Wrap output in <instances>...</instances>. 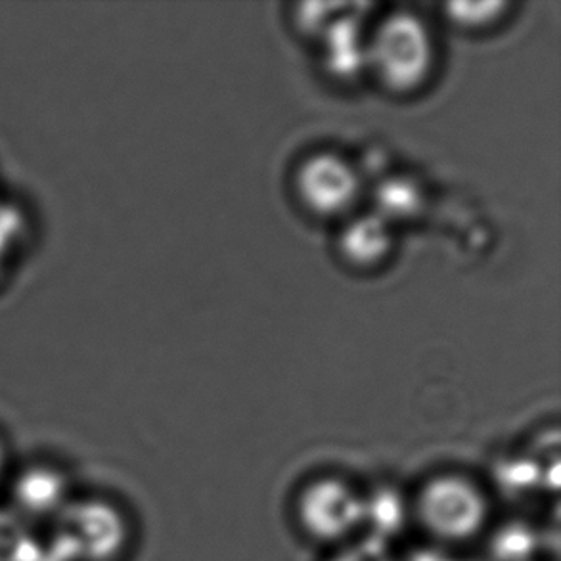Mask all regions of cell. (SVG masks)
<instances>
[{
    "label": "cell",
    "mask_w": 561,
    "mask_h": 561,
    "mask_svg": "<svg viewBox=\"0 0 561 561\" xmlns=\"http://www.w3.org/2000/svg\"><path fill=\"white\" fill-rule=\"evenodd\" d=\"M127 539L129 527L122 512L110 502L87 499L61 510L48 545L60 561H112Z\"/></svg>",
    "instance_id": "obj_1"
},
{
    "label": "cell",
    "mask_w": 561,
    "mask_h": 561,
    "mask_svg": "<svg viewBox=\"0 0 561 561\" xmlns=\"http://www.w3.org/2000/svg\"><path fill=\"white\" fill-rule=\"evenodd\" d=\"M368 56L389 89L412 91L432 71V37L414 15L394 14L381 23Z\"/></svg>",
    "instance_id": "obj_2"
},
{
    "label": "cell",
    "mask_w": 561,
    "mask_h": 561,
    "mask_svg": "<svg viewBox=\"0 0 561 561\" xmlns=\"http://www.w3.org/2000/svg\"><path fill=\"white\" fill-rule=\"evenodd\" d=\"M422 524L445 540H466L481 531L486 502L470 481L456 476L433 479L417 499Z\"/></svg>",
    "instance_id": "obj_3"
},
{
    "label": "cell",
    "mask_w": 561,
    "mask_h": 561,
    "mask_svg": "<svg viewBox=\"0 0 561 561\" xmlns=\"http://www.w3.org/2000/svg\"><path fill=\"white\" fill-rule=\"evenodd\" d=\"M299 516L312 537L342 539L363 524V499L337 479H320L305 491Z\"/></svg>",
    "instance_id": "obj_4"
},
{
    "label": "cell",
    "mask_w": 561,
    "mask_h": 561,
    "mask_svg": "<svg viewBox=\"0 0 561 561\" xmlns=\"http://www.w3.org/2000/svg\"><path fill=\"white\" fill-rule=\"evenodd\" d=\"M297 192L312 211L335 215L350 209L355 202L358 179L347 161L332 153H320L299 169Z\"/></svg>",
    "instance_id": "obj_5"
},
{
    "label": "cell",
    "mask_w": 561,
    "mask_h": 561,
    "mask_svg": "<svg viewBox=\"0 0 561 561\" xmlns=\"http://www.w3.org/2000/svg\"><path fill=\"white\" fill-rule=\"evenodd\" d=\"M15 514L25 517H58L69 504L68 479L50 466H31L12 486Z\"/></svg>",
    "instance_id": "obj_6"
},
{
    "label": "cell",
    "mask_w": 561,
    "mask_h": 561,
    "mask_svg": "<svg viewBox=\"0 0 561 561\" xmlns=\"http://www.w3.org/2000/svg\"><path fill=\"white\" fill-rule=\"evenodd\" d=\"M407 522V506L401 494L391 489H378L363 499V524L370 527L373 539L386 542L401 531Z\"/></svg>",
    "instance_id": "obj_7"
},
{
    "label": "cell",
    "mask_w": 561,
    "mask_h": 561,
    "mask_svg": "<svg viewBox=\"0 0 561 561\" xmlns=\"http://www.w3.org/2000/svg\"><path fill=\"white\" fill-rule=\"evenodd\" d=\"M342 248L355 263H376L389 250V234L379 220L360 219L343 232Z\"/></svg>",
    "instance_id": "obj_8"
},
{
    "label": "cell",
    "mask_w": 561,
    "mask_h": 561,
    "mask_svg": "<svg viewBox=\"0 0 561 561\" xmlns=\"http://www.w3.org/2000/svg\"><path fill=\"white\" fill-rule=\"evenodd\" d=\"M43 545L20 514L0 510V561H38Z\"/></svg>",
    "instance_id": "obj_9"
},
{
    "label": "cell",
    "mask_w": 561,
    "mask_h": 561,
    "mask_svg": "<svg viewBox=\"0 0 561 561\" xmlns=\"http://www.w3.org/2000/svg\"><path fill=\"white\" fill-rule=\"evenodd\" d=\"M328 64L337 76H351L360 68L365 53L360 46L357 25L353 22L337 23L328 33Z\"/></svg>",
    "instance_id": "obj_10"
},
{
    "label": "cell",
    "mask_w": 561,
    "mask_h": 561,
    "mask_svg": "<svg viewBox=\"0 0 561 561\" xmlns=\"http://www.w3.org/2000/svg\"><path fill=\"white\" fill-rule=\"evenodd\" d=\"M539 550V535L525 524H510L494 535L493 554L499 561H531Z\"/></svg>",
    "instance_id": "obj_11"
},
{
    "label": "cell",
    "mask_w": 561,
    "mask_h": 561,
    "mask_svg": "<svg viewBox=\"0 0 561 561\" xmlns=\"http://www.w3.org/2000/svg\"><path fill=\"white\" fill-rule=\"evenodd\" d=\"M496 479L506 493L527 494L545 483V471L529 458H517L502 463Z\"/></svg>",
    "instance_id": "obj_12"
},
{
    "label": "cell",
    "mask_w": 561,
    "mask_h": 561,
    "mask_svg": "<svg viewBox=\"0 0 561 561\" xmlns=\"http://www.w3.org/2000/svg\"><path fill=\"white\" fill-rule=\"evenodd\" d=\"M508 8V4L502 2H486V4H450L448 14L466 27H481L489 23L496 22L499 15Z\"/></svg>",
    "instance_id": "obj_13"
},
{
    "label": "cell",
    "mask_w": 561,
    "mask_h": 561,
    "mask_svg": "<svg viewBox=\"0 0 561 561\" xmlns=\"http://www.w3.org/2000/svg\"><path fill=\"white\" fill-rule=\"evenodd\" d=\"M330 561H393V558L389 554L386 542L368 537L355 547L343 550Z\"/></svg>",
    "instance_id": "obj_14"
},
{
    "label": "cell",
    "mask_w": 561,
    "mask_h": 561,
    "mask_svg": "<svg viewBox=\"0 0 561 561\" xmlns=\"http://www.w3.org/2000/svg\"><path fill=\"white\" fill-rule=\"evenodd\" d=\"M22 215L10 205H0V255L10 250L15 238L22 232Z\"/></svg>",
    "instance_id": "obj_15"
},
{
    "label": "cell",
    "mask_w": 561,
    "mask_h": 561,
    "mask_svg": "<svg viewBox=\"0 0 561 561\" xmlns=\"http://www.w3.org/2000/svg\"><path fill=\"white\" fill-rule=\"evenodd\" d=\"M410 561H456L453 556L445 554L435 548H425V550H416L410 556Z\"/></svg>",
    "instance_id": "obj_16"
},
{
    "label": "cell",
    "mask_w": 561,
    "mask_h": 561,
    "mask_svg": "<svg viewBox=\"0 0 561 561\" xmlns=\"http://www.w3.org/2000/svg\"><path fill=\"white\" fill-rule=\"evenodd\" d=\"M2 466H4V450H2V445H0V473H2Z\"/></svg>",
    "instance_id": "obj_17"
},
{
    "label": "cell",
    "mask_w": 561,
    "mask_h": 561,
    "mask_svg": "<svg viewBox=\"0 0 561 561\" xmlns=\"http://www.w3.org/2000/svg\"><path fill=\"white\" fill-rule=\"evenodd\" d=\"M2 259H4V257H2V255H0V268H2Z\"/></svg>",
    "instance_id": "obj_18"
}]
</instances>
